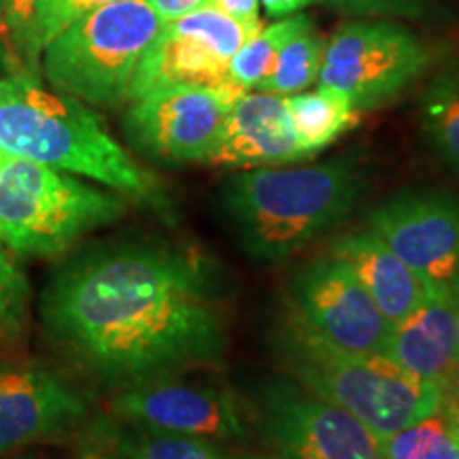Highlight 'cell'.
Here are the masks:
<instances>
[{
	"mask_svg": "<svg viewBox=\"0 0 459 459\" xmlns=\"http://www.w3.org/2000/svg\"><path fill=\"white\" fill-rule=\"evenodd\" d=\"M41 317L82 368L128 385L213 361L226 349L213 273L203 257L170 245L85 251L49 279Z\"/></svg>",
	"mask_w": 459,
	"mask_h": 459,
	"instance_id": "1",
	"label": "cell"
},
{
	"mask_svg": "<svg viewBox=\"0 0 459 459\" xmlns=\"http://www.w3.org/2000/svg\"><path fill=\"white\" fill-rule=\"evenodd\" d=\"M0 149L85 177L158 213L170 211L162 183L130 158L99 113L45 90L32 74L0 79Z\"/></svg>",
	"mask_w": 459,
	"mask_h": 459,
	"instance_id": "2",
	"label": "cell"
},
{
	"mask_svg": "<svg viewBox=\"0 0 459 459\" xmlns=\"http://www.w3.org/2000/svg\"><path fill=\"white\" fill-rule=\"evenodd\" d=\"M359 192V169L353 160L338 158L243 172L223 186L221 204L247 254L281 262L351 213Z\"/></svg>",
	"mask_w": 459,
	"mask_h": 459,
	"instance_id": "3",
	"label": "cell"
},
{
	"mask_svg": "<svg viewBox=\"0 0 459 459\" xmlns=\"http://www.w3.org/2000/svg\"><path fill=\"white\" fill-rule=\"evenodd\" d=\"M126 213L119 194L34 160L0 156V243L20 257H56Z\"/></svg>",
	"mask_w": 459,
	"mask_h": 459,
	"instance_id": "4",
	"label": "cell"
},
{
	"mask_svg": "<svg viewBox=\"0 0 459 459\" xmlns=\"http://www.w3.org/2000/svg\"><path fill=\"white\" fill-rule=\"evenodd\" d=\"M162 26L147 0L105 4L45 45V77L57 91L85 105H124L136 66Z\"/></svg>",
	"mask_w": 459,
	"mask_h": 459,
	"instance_id": "5",
	"label": "cell"
},
{
	"mask_svg": "<svg viewBox=\"0 0 459 459\" xmlns=\"http://www.w3.org/2000/svg\"><path fill=\"white\" fill-rule=\"evenodd\" d=\"M290 359L308 392L358 417L385 438L443 406L446 389L423 381L385 353L336 355L290 338Z\"/></svg>",
	"mask_w": 459,
	"mask_h": 459,
	"instance_id": "6",
	"label": "cell"
},
{
	"mask_svg": "<svg viewBox=\"0 0 459 459\" xmlns=\"http://www.w3.org/2000/svg\"><path fill=\"white\" fill-rule=\"evenodd\" d=\"M290 338L336 355L385 353L392 324L334 255L307 264L287 291Z\"/></svg>",
	"mask_w": 459,
	"mask_h": 459,
	"instance_id": "7",
	"label": "cell"
},
{
	"mask_svg": "<svg viewBox=\"0 0 459 459\" xmlns=\"http://www.w3.org/2000/svg\"><path fill=\"white\" fill-rule=\"evenodd\" d=\"M432 51L389 20L349 22L325 45L319 85L347 94L358 111L395 99L428 71Z\"/></svg>",
	"mask_w": 459,
	"mask_h": 459,
	"instance_id": "8",
	"label": "cell"
},
{
	"mask_svg": "<svg viewBox=\"0 0 459 459\" xmlns=\"http://www.w3.org/2000/svg\"><path fill=\"white\" fill-rule=\"evenodd\" d=\"M247 90L169 88L130 100L126 139L136 152L170 164L209 162L232 102Z\"/></svg>",
	"mask_w": 459,
	"mask_h": 459,
	"instance_id": "9",
	"label": "cell"
},
{
	"mask_svg": "<svg viewBox=\"0 0 459 459\" xmlns=\"http://www.w3.org/2000/svg\"><path fill=\"white\" fill-rule=\"evenodd\" d=\"M260 417L264 432L290 459H383L377 434L307 387L277 383L264 389Z\"/></svg>",
	"mask_w": 459,
	"mask_h": 459,
	"instance_id": "10",
	"label": "cell"
},
{
	"mask_svg": "<svg viewBox=\"0 0 459 459\" xmlns=\"http://www.w3.org/2000/svg\"><path fill=\"white\" fill-rule=\"evenodd\" d=\"M375 232L426 285L451 291L459 274V203L438 192L400 194L368 217Z\"/></svg>",
	"mask_w": 459,
	"mask_h": 459,
	"instance_id": "11",
	"label": "cell"
},
{
	"mask_svg": "<svg viewBox=\"0 0 459 459\" xmlns=\"http://www.w3.org/2000/svg\"><path fill=\"white\" fill-rule=\"evenodd\" d=\"M113 412L132 428L198 436L213 443L245 436L243 415L232 395L162 377L130 385L113 400Z\"/></svg>",
	"mask_w": 459,
	"mask_h": 459,
	"instance_id": "12",
	"label": "cell"
},
{
	"mask_svg": "<svg viewBox=\"0 0 459 459\" xmlns=\"http://www.w3.org/2000/svg\"><path fill=\"white\" fill-rule=\"evenodd\" d=\"M88 415L82 395L41 366H0V455L71 432Z\"/></svg>",
	"mask_w": 459,
	"mask_h": 459,
	"instance_id": "13",
	"label": "cell"
},
{
	"mask_svg": "<svg viewBox=\"0 0 459 459\" xmlns=\"http://www.w3.org/2000/svg\"><path fill=\"white\" fill-rule=\"evenodd\" d=\"M307 158L287 113L285 96L247 90L230 107L206 164L268 169Z\"/></svg>",
	"mask_w": 459,
	"mask_h": 459,
	"instance_id": "14",
	"label": "cell"
},
{
	"mask_svg": "<svg viewBox=\"0 0 459 459\" xmlns=\"http://www.w3.org/2000/svg\"><path fill=\"white\" fill-rule=\"evenodd\" d=\"M385 355L411 375L449 389L459 375L451 291L428 294L417 308L394 324Z\"/></svg>",
	"mask_w": 459,
	"mask_h": 459,
	"instance_id": "15",
	"label": "cell"
},
{
	"mask_svg": "<svg viewBox=\"0 0 459 459\" xmlns=\"http://www.w3.org/2000/svg\"><path fill=\"white\" fill-rule=\"evenodd\" d=\"M330 254L351 268L355 279L392 325L428 296L421 279L370 230L341 237L332 245Z\"/></svg>",
	"mask_w": 459,
	"mask_h": 459,
	"instance_id": "16",
	"label": "cell"
},
{
	"mask_svg": "<svg viewBox=\"0 0 459 459\" xmlns=\"http://www.w3.org/2000/svg\"><path fill=\"white\" fill-rule=\"evenodd\" d=\"M223 62L200 39L164 24L132 77L128 100L169 88H223L230 82Z\"/></svg>",
	"mask_w": 459,
	"mask_h": 459,
	"instance_id": "17",
	"label": "cell"
},
{
	"mask_svg": "<svg viewBox=\"0 0 459 459\" xmlns=\"http://www.w3.org/2000/svg\"><path fill=\"white\" fill-rule=\"evenodd\" d=\"M285 105L298 143L308 158L332 145L359 117V111L347 94L325 85H319L313 91L285 96Z\"/></svg>",
	"mask_w": 459,
	"mask_h": 459,
	"instance_id": "18",
	"label": "cell"
},
{
	"mask_svg": "<svg viewBox=\"0 0 459 459\" xmlns=\"http://www.w3.org/2000/svg\"><path fill=\"white\" fill-rule=\"evenodd\" d=\"M378 440L383 459H459V404L446 395L432 415Z\"/></svg>",
	"mask_w": 459,
	"mask_h": 459,
	"instance_id": "19",
	"label": "cell"
},
{
	"mask_svg": "<svg viewBox=\"0 0 459 459\" xmlns=\"http://www.w3.org/2000/svg\"><path fill=\"white\" fill-rule=\"evenodd\" d=\"M419 107L428 139L446 162L459 169V57L429 79Z\"/></svg>",
	"mask_w": 459,
	"mask_h": 459,
	"instance_id": "20",
	"label": "cell"
},
{
	"mask_svg": "<svg viewBox=\"0 0 459 459\" xmlns=\"http://www.w3.org/2000/svg\"><path fill=\"white\" fill-rule=\"evenodd\" d=\"M325 45L328 41L321 37L313 22H307L283 45L271 73L257 85V90L277 96H294L311 88L315 82H319Z\"/></svg>",
	"mask_w": 459,
	"mask_h": 459,
	"instance_id": "21",
	"label": "cell"
},
{
	"mask_svg": "<svg viewBox=\"0 0 459 459\" xmlns=\"http://www.w3.org/2000/svg\"><path fill=\"white\" fill-rule=\"evenodd\" d=\"M307 22H311V17L304 13H294L274 22L271 26H262L260 32L254 34V37L234 54L232 60H230V82L238 85L240 90H257V85H260L264 79L268 77V73H271L274 60H277L283 45L290 41Z\"/></svg>",
	"mask_w": 459,
	"mask_h": 459,
	"instance_id": "22",
	"label": "cell"
},
{
	"mask_svg": "<svg viewBox=\"0 0 459 459\" xmlns=\"http://www.w3.org/2000/svg\"><path fill=\"white\" fill-rule=\"evenodd\" d=\"M166 24L200 39L206 48L213 51L220 60L228 62V65L234 57V54H237L254 34L260 32L262 28V22H257V24L238 22L213 7V4H206L203 9L192 11V13L183 15L175 22H166Z\"/></svg>",
	"mask_w": 459,
	"mask_h": 459,
	"instance_id": "23",
	"label": "cell"
},
{
	"mask_svg": "<svg viewBox=\"0 0 459 459\" xmlns=\"http://www.w3.org/2000/svg\"><path fill=\"white\" fill-rule=\"evenodd\" d=\"M122 440L126 459H234L213 440L132 428Z\"/></svg>",
	"mask_w": 459,
	"mask_h": 459,
	"instance_id": "24",
	"label": "cell"
},
{
	"mask_svg": "<svg viewBox=\"0 0 459 459\" xmlns=\"http://www.w3.org/2000/svg\"><path fill=\"white\" fill-rule=\"evenodd\" d=\"M111 3H119V0H39L30 32L34 54L41 56L45 45L54 41L57 34L65 32L83 15Z\"/></svg>",
	"mask_w": 459,
	"mask_h": 459,
	"instance_id": "25",
	"label": "cell"
},
{
	"mask_svg": "<svg viewBox=\"0 0 459 459\" xmlns=\"http://www.w3.org/2000/svg\"><path fill=\"white\" fill-rule=\"evenodd\" d=\"M39 0H0V34L7 37L13 56L24 74H32L39 56L34 54L30 32ZM15 73V74H17Z\"/></svg>",
	"mask_w": 459,
	"mask_h": 459,
	"instance_id": "26",
	"label": "cell"
},
{
	"mask_svg": "<svg viewBox=\"0 0 459 459\" xmlns=\"http://www.w3.org/2000/svg\"><path fill=\"white\" fill-rule=\"evenodd\" d=\"M328 7L347 15L364 17H421L432 0H321Z\"/></svg>",
	"mask_w": 459,
	"mask_h": 459,
	"instance_id": "27",
	"label": "cell"
},
{
	"mask_svg": "<svg viewBox=\"0 0 459 459\" xmlns=\"http://www.w3.org/2000/svg\"><path fill=\"white\" fill-rule=\"evenodd\" d=\"M30 290L0 281V341H9L24 328Z\"/></svg>",
	"mask_w": 459,
	"mask_h": 459,
	"instance_id": "28",
	"label": "cell"
},
{
	"mask_svg": "<svg viewBox=\"0 0 459 459\" xmlns=\"http://www.w3.org/2000/svg\"><path fill=\"white\" fill-rule=\"evenodd\" d=\"M152 4L153 11L162 17V22H175L179 17L192 13L206 7V4H213V0H147Z\"/></svg>",
	"mask_w": 459,
	"mask_h": 459,
	"instance_id": "29",
	"label": "cell"
},
{
	"mask_svg": "<svg viewBox=\"0 0 459 459\" xmlns=\"http://www.w3.org/2000/svg\"><path fill=\"white\" fill-rule=\"evenodd\" d=\"M213 7L234 17V20L247 22V24H257L260 22V17H257L260 0H213Z\"/></svg>",
	"mask_w": 459,
	"mask_h": 459,
	"instance_id": "30",
	"label": "cell"
},
{
	"mask_svg": "<svg viewBox=\"0 0 459 459\" xmlns=\"http://www.w3.org/2000/svg\"><path fill=\"white\" fill-rule=\"evenodd\" d=\"M260 3L271 17H287L313 4L315 0H260Z\"/></svg>",
	"mask_w": 459,
	"mask_h": 459,
	"instance_id": "31",
	"label": "cell"
},
{
	"mask_svg": "<svg viewBox=\"0 0 459 459\" xmlns=\"http://www.w3.org/2000/svg\"><path fill=\"white\" fill-rule=\"evenodd\" d=\"M0 281H4V283H9V285L30 290V287H28L26 277L22 274L20 268L15 266L13 260H11L7 249L3 247V243H0Z\"/></svg>",
	"mask_w": 459,
	"mask_h": 459,
	"instance_id": "32",
	"label": "cell"
},
{
	"mask_svg": "<svg viewBox=\"0 0 459 459\" xmlns=\"http://www.w3.org/2000/svg\"><path fill=\"white\" fill-rule=\"evenodd\" d=\"M74 459H115L111 453L107 451V446L102 445H85L82 451H79V455Z\"/></svg>",
	"mask_w": 459,
	"mask_h": 459,
	"instance_id": "33",
	"label": "cell"
},
{
	"mask_svg": "<svg viewBox=\"0 0 459 459\" xmlns=\"http://www.w3.org/2000/svg\"><path fill=\"white\" fill-rule=\"evenodd\" d=\"M451 296H453V308H455V332H457V366H459V274L455 279V283L451 287Z\"/></svg>",
	"mask_w": 459,
	"mask_h": 459,
	"instance_id": "34",
	"label": "cell"
},
{
	"mask_svg": "<svg viewBox=\"0 0 459 459\" xmlns=\"http://www.w3.org/2000/svg\"><path fill=\"white\" fill-rule=\"evenodd\" d=\"M446 395H449V398H451V400H455V402H457V404H459V375H457V378H455V381H453V383H451V387H449V389H446Z\"/></svg>",
	"mask_w": 459,
	"mask_h": 459,
	"instance_id": "35",
	"label": "cell"
},
{
	"mask_svg": "<svg viewBox=\"0 0 459 459\" xmlns=\"http://www.w3.org/2000/svg\"><path fill=\"white\" fill-rule=\"evenodd\" d=\"M268 459H290V457H285V455H277V457H268Z\"/></svg>",
	"mask_w": 459,
	"mask_h": 459,
	"instance_id": "36",
	"label": "cell"
},
{
	"mask_svg": "<svg viewBox=\"0 0 459 459\" xmlns=\"http://www.w3.org/2000/svg\"><path fill=\"white\" fill-rule=\"evenodd\" d=\"M0 156H3V149H0Z\"/></svg>",
	"mask_w": 459,
	"mask_h": 459,
	"instance_id": "37",
	"label": "cell"
}]
</instances>
